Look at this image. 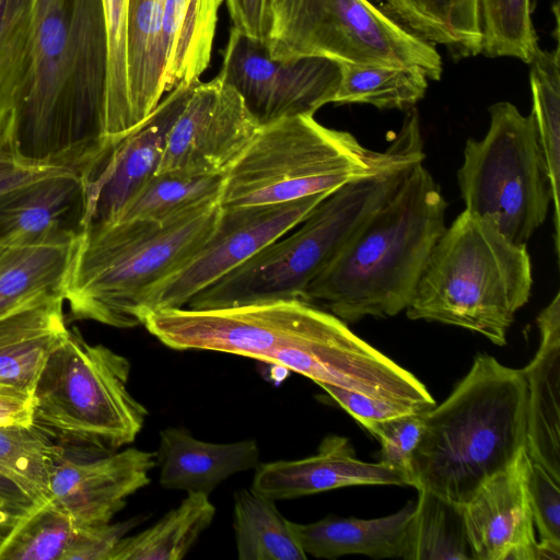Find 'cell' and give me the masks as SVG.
<instances>
[{
  "instance_id": "obj_1",
  "label": "cell",
  "mask_w": 560,
  "mask_h": 560,
  "mask_svg": "<svg viewBox=\"0 0 560 560\" xmlns=\"http://www.w3.org/2000/svg\"><path fill=\"white\" fill-rule=\"evenodd\" d=\"M143 326L174 350L236 354L390 402H406L416 386L412 373L303 299L167 308L149 314Z\"/></svg>"
},
{
  "instance_id": "obj_2",
  "label": "cell",
  "mask_w": 560,
  "mask_h": 560,
  "mask_svg": "<svg viewBox=\"0 0 560 560\" xmlns=\"http://www.w3.org/2000/svg\"><path fill=\"white\" fill-rule=\"evenodd\" d=\"M108 16L103 0H35L30 66L19 93V156L79 174L105 147Z\"/></svg>"
},
{
  "instance_id": "obj_3",
  "label": "cell",
  "mask_w": 560,
  "mask_h": 560,
  "mask_svg": "<svg viewBox=\"0 0 560 560\" xmlns=\"http://www.w3.org/2000/svg\"><path fill=\"white\" fill-rule=\"evenodd\" d=\"M422 162L307 285L303 300L346 323L407 310L446 229V201Z\"/></svg>"
},
{
  "instance_id": "obj_4",
  "label": "cell",
  "mask_w": 560,
  "mask_h": 560,
  "mask_svg": "<svg viewBox=\"0 0 560 560\" xmlns=\"http://www.w3.org/2000/svg\"><path fill=\"white\" fill-rule=\"evenodd\" d=\"M423 160L420 127L406 120L372 173L327 195L296 226L196 294L185 307L209 310L303 299L307 285Z\"/></svg>"
},
{
  "instance_id": "obj_5",
  "label": "cell",
  "mask_w": 560,
  "mask_h": 560,
  "mask_svg": "<svg viewBox=\"0 0 560 560\" xmlns=\"http://www.w3.org/2000/svg\"><path fill=\"white\" fill-rule=\"evenodd\" d=\"M526 410L522 370L477 355L450 396L424 412L413 487L464 506L526 448Z\"/></svg>"
},
{
  "instance_id": "obj_6",
  "label": "cell",
  "mask_w": 560,
  "mask_h": 560,
  "mask_svg": "<svg viewBox=\"0 0 560 560\" xmlns=\"http://www.w3.org/2000/svg\"><path fill=\"white\" fill-rule=\"evenodd\" d=\"M220 211L214 201L164 221L84 226L63 290L72 318L116 328L143 325L148 292L195 255Z\"/></svg>"
},
{
  "instance_id": "obj_7",
  "label": "cell",
  "mask_w": 560,
  "mask_h": 560,
  "mask_svg": "<svg viewBox=\"0 0 560 560\" xmlns=\"http://www.w3.org/2000/svg\"><path fill=\"white\" fill-rule=\"evenodd\" d=\"M532 288L527 245L513 243L494 224L464 210L434 246L406 314L504 346Z\"/></svg>"
},
{
  "instance_id": "obj_8",
  "label": "cell",
  "mask_w": 560,
  "mask_h": 560,
  "mask_svg": "<svg viewBox=\"0 0 560 560\" xmlns=\"http://www.w3.org/2000/svg\"><path fill=\"white\" fill-rule=\"evenodd\" d=\"M129 360L68 330L33 392V424L62 445L98 456L133 443L148 417L128 388Z\"/></svg>"
},
{
  "instance_id": "obj_9",
  "label": "cell",
  "mask_w": 560,
  "mask_h": 560,
  "mask_svg": "<svg viewBox=\"0 0 560 560\" xmlns=\"http://www.w3.org/2000/svg\"><path fill=\"white\" fill-rule=\"evenodd\" d=\"M385 151L364 148L350 132L312 115L261 125L224 175L221 206H260L330 194L372 173Z\"/></svg>"
},
{
  "instance_id": "obj_10",
  "label": "cell",
  "mask_w": 560,
  "mask_h": 560,
  "mask_svg": "<svg viewBox=\"0 0 560 560\" xmlns=\"http://www.w3.org/2000/svg\"><path fill=\"white\" fill-rule=\"evenodd\" d=\"M265 44L277 60L325 57L338 62L418 67L440 80L434 45L369 0H272Z\"/></svg>"
},
{
  "instance_id": "obj_11",
  "label": "cell",
  "mask_w": 560,
  "mask_h": 560,
  "mask_svg": "<svg viewBox=\"0 0 560 560\" xmlns=\"http://www.w3.org/2000/svg\"><path fill=\"white\" fill-rule=\"evenodd\" d=\"M489 128L469 138L457 182L465 210L488 220L510 241L527 245L545 223L551 187L532 115L510 102L489 107Z\"/></svg>"
},
{
  "instance_id": "obj_12",
  "label": "cell",
  "mask_w": 560,
  "mask_h": 560,
  "mask_svg": "<svg viewBox=\"0 0 560 560\" xmlns=\"http://www.w3.org/2000/svg\"><path fill=\"white\" fill-rule=\"evenodd\" d=\"M327 195L276 205L221 206L214 230L195 255L148 292L145 317L185 307L196 294L296 226Z\"/></svg>"
},
{
  "instance_id": "obj_13",
  "label": "cell",
  "mask_w": 560,
  "mask_h": 560,
  "mask_svg": "<svg viewBox=\"0 0 560 560\" xmlns=\"http://www.w3.org/2000/svg\"><path fill=\"white\" fill-rule=\"evenodd\" d=\"M218 75L238 92L261 126L285 117L314 116L334 103L341 67L325 57L272 59L265 42L233 27Z\"/></svg>"
},
{
  "instance_id": "obj_14",
  "label": "cell",
  "mask_w": 560,
  "mask_h": 560,
  "mask_svg": "<svg viewBox=\"0 0 560 560\" xmlns=\"http://www.w3.org/2000/svg\"><path fill=\"white\" fill-rule=\"evenodd\" d=\"M259 127L238 92L219 75L198 81L168 131L156 174L225 175Z\"/></svg>"
},
{
  "instance_id": "obj_15",
  "label": "cell",
  "mask_w": 560,
  "mask_h": 560,
  "mask_svg": "<svg viewBox=\"0 0 560 560\" xmlns=\"http://www.w3.org/2000/svg\"><path fill=\"white\" fill-rule=\"evenodd\" d=\"M195 83H180L133 130L107 145L81 173L88 224L114 223L125 207L156 174L168 131Z\"/></svg>"
},
{
  "instance_id": "obj_16",
  "label": "cell",
  "mask_w": 560,
  "mask_h": 560,
  "mask_svg": "<svg viewBox=\"0 0 560 560\" xmlns=\"http://www.w3.org/2000/svg\"><path fill=\"white\" fill-rule=\"evenodd\" d=\"M529 463L524 448L463 506L474 560H556L535 536L526 483Z\"/></svg>"
},
{
  "instance_id": "obj_17",
  "label": "cell",
  "mask_w": 560,
  "mask_h": 560,
  "mask_svg": "<svg viewBox=\"0 0 560 560\" xmlns=\"http://www.w3.org/2000/svg\"><path fill=\"white\" fill-rule=\"evenodd\" d=\"M155 452L128 447L91 460L63 454L55 464L49 500L77 527L102 526L124 509L135 492L150 483Z\"/></svg>"
},
{
  "instance_id": "obj_18",
  "label": "cell",
  "mask_w": 560,
  "mask_h": 560,
  "mask_svg": "<svg viewBox=\"0 0 560 560\" xmlns=\"http://www.w3.org/2000/svg\"><path fill=\"white\" fill-rule=\"evenodd\" d=\"M361 485L411 486V481L404 472L380 462L359 459L347 438L328 435L312 456L259 464L250 488L281 501Z\"/></svg>"
},
{
  "instance_id": "obj_19",
  "label": "cell",
  "mask_w": 560,
  "mask_h": 560,
  "mask_svg": "<svg viewBox=\"0 0 560 560\" xmlns=\"http://www.w3.org/2000/svg\"><path fill=\"white\" fill-rule=\"evenodd\" d=\"M538 350L521 369L527 388L529 458L560 482V293L537 316Z\"/></svg>"
},
{
  "instance_id": "obj_20",
  "label": "cell",
  "mask_w": 560,
  "mask_h": 560,
  "mask_svg": "<svg viewBox=\"0 0 560 560\" xmlns=\"http://www.w3.org/2000/svg\"><path fill=\"white\" fill-rule=\"evenodd\" d=\"M83 218L84 187L80 174L74 170L52 174L0 201V244L80 233Z\"/></svg>"
},
{
  "instance_id": "obj_21",
  "label": "cell",
  "mask_w": 560,
  "mask_h": 560,
  "mask_svg": "<svg viewBox=\"0 0 560 560\" xmlns=\"http://www.w3.org/2000/svg\"><path fill=\"white\" fill-rule=\"evenodd\" d=\"M155 460L163 488L207 495L230 476L260 464L255 440L209 443L183 427H168L160 432Z\"/></svg>"
},
{
  "instance_id": "obj_22",
  "label": "cell",
  "mask_w": 560,
  "mask_h": 560,
  "mask_svg": "<svg viewBox=\"0 0 560 560\" xmlns=\"http://www.w3.org/2000/svg\"><path fill=\"white\" fill-rule=\"evenodd\" d=\"M63 295L36 299L0 317V387L33 396L51 351L68 334Z\"/></svg>"
},
{
  "instance_id": "obj_23",
  "label": "cell",
  "mask_w": 560,
  "mask_h": 560,
  "mask_svg": "<svg viewBox=\"0 0 560 560\" xmlns=\"http://www.w3.org/2000/svg\"><path fill=\"white\" fill-rule=\"evenodd\" d=\"M416 503L378 518L327 516L317 522H291L292 532L306 555L335 559L364 555L372 559H407Z\"/></svg>"
},
{
  "instance_id": "obj_24",
  "label": "cell",
  "mask_w": 560,
  "mask_h": 560,
  "mask_svg": "<svg viewBox=\"0 0 560 560\" xmlns=\"http://www.w3.org/2000/svg\"><path fill=\"white\" fill-rule=\"evenodd\" d=\"M79 234L0 244V317L42 296L63 295Z\"/></svg>"
},
{
  "instance_id": "obj_25",
  "label": "cell",
  "mask_w": 560,
  "mask_h": 560,
  "mask_svg": "<svg viewBox=\"0 0 560 560\" xmlns=\"http://www.w3.org/2000/svg\"><path fill=\"white\" fill-rule=\"evenodd\" d=\"M224 0H165L162 21L164 88L195 83L208 68Z\"/></svg>"
},
{
  "instance_id": "obj_26",
  "label": "cell",
  "mask_w": 560,
  "mask_h": 560,
  "mask_svg": "<svg viewBox=\"0 0 560 560\" xmlns=\"http://www.w3.org/2000/svg\"><path fill=\"white\" fill-rule=\"evenodd\" d=\"M165 0H128L127 83L132 130L165 94L162 21Z\"/></svg>"
},
{
  "instance_id": "obj_27",
  "label": "cell",
  "mask_w": 560,
  "mask_h": 560,
  "mask_svg": "<svg viewBox=\"0 0 560 560\" xmlns=\"http://www.w3.org/2000/svg\"><path fill=\"white\" fill-rule=\"evenodd\" d=\"M34 4L35 0H0V159H21L15 120L30 66Z\"/></svg>"
},
{
  "instance_id": "obj_28",
  "label": "cell",
  "mask_w": 560,
  "mask_h": 560,
  "mask_svg": "<svg viewBox=\"0 0 560 560\" xmlns=\"http://www.w3.org/2000/svg\"><path fill=\"white\" fill-rule=\"evenodd\" d=\"M215 508L209 495L188 492L185 499L149 528L124 536L108 560H179L211 525Z\"/></svg>"
},
{
  "instance_id": "obj_29",
  "label": "cell",
  "mask_w": 560,
  "mask_h": 560,
  "mask_svg": "<svg viewBox=\"0 0 560 560\" xmlns=\"http://www.w3.org/2000/svg\"><path fill=\"white\" fill-rule=\"evenodd\" d=\"M234 532L240 560H304L307 555L295 538L291 521L276 501L250 489L234 493Z\"/></svg>"
},
{
  "instance_id": "obj_30",
  "label": "cell",
  "mask_w": 560,
  "mask_h": 560,
  "mask_svg": "<svg viewBox=\"0 0 560 560\" xmlns=\"http://www.w3.org/2000/svg\"><path fill=\"white\" fill-rule=\"evenodd\" d=\"M532 117L542 151L551 187L555 244L559 253L560 236V60L559 46L553 51L540 47L529 62Z\"/></svg>"
},
{
  "instance_id": "obj_31",
  "label": "cell",
  "mask_w": 560,
  "mask_h": 560,
  "mask_svg": "<svg viewBox=\"0 0 560 560\" xmlns=\"http://www.w3.org/2000/svg\"><path fill=\"white\" fill-rule=\"evenodd\" d=\"M335 104H369L378 109L409 110L423 98L429 78L418 67L340 62Z\"/></svg>"
},
{
  "instance_id": "obj_32",
  "label": "cell",
  "mask_w": 560,
  "mask_h": 560,
  "mask_svg": "<svg viewBox=\"0 0 560 560\" xmlns=\"http://www.w3.org/2000/svg\"><path fill=\"white\" fill-rule=\"evenodd\" d=\"M407 560H474L463 506L420 488Z\"/></svg>"
},
{
  "instance_id": "obj_33",
  "label": "cell",
  "mask_w": 560,
  "mask_h": 560,
  "mask_svg": "<svg viewBox=\"0 0 560 560\" xmlns=\"http://www.w3.org/2000/svg\"><path fill=\"white\" fill-rule=\"evenodd\" d=\"M224 175L156 174L125 207L118 221H164L220 201Z\"/></svg>"
},
{
  "instance_id": "obj_34",
  "label": "cell",
  "mask_w": 560,
  "mask_h": 560,
  "mask_svg": "<svg viewBox=\"0 0 560 560\" xmlns=\"http://www.w3.org/2000/svg\"><path fill=\"white\" fill-rule=\"evenodd\" d=\"M63 454L65 448L34 424L0 425V469L40 502L49 499L51 472Z\"/></svg>"
},
{
  "instance_id": "obj_35",
  "label": "cell",
  "mask_w": 560,
  "mask_h": 560,
  "mask_svg": "<svg viewBox=\"0 0 560 560\" xmlns=\"http://www.w3.org/2000/svg\"><path fill=\"white\" fill-rule=\"evenodd\" d=\"M480 54L512 57L529 63L539 48L530 0H477Z\"/></svg>"
},
{
  "instance_id": "obj_36",
  "label": "cell",
  "mask_w": 560,
  "mask_h": 560,
  "mask_svg": "<svg viewBox=\"0 0 560 560\" xmlns=\"http://www.w3.org/2000/svg\"><path fill=\"white\" fill-rule=\"evenodd\" d=\"M78 527L49 499L28 513L0 549V560H63Z\"/></svg>"
},
{
  "instance_id": "obj_37",
  "label": "cell",
  "mask_w": 560,
  "mask_h": 560,
  "mask_svg": "<svg viewBox=\"0 0 560 560\" xmlns=\"http://www.w3.org/2000/svg\"><path fill=\"white\" fill-rule=\"evenodd\" d=\"M103 1L108 16V82L103 140L114 142L132 130L127 83L128 0Z\"/></svg>"
},
{
  "instance_id": "obj_38",
  "label": "cell",
  "mask_w": 560,
  "mask_h": 560,
  "mask_svg": "<svg viewBox=\"0 0 560 560\" xmlns=\"http://www.w3.org/2000/svg\"><path fill=\"white\" fill-rule=\"evenodd\" d=\"M425 411H410L366 429L381 444L380 463L404 472L412 487V464L422 438Z\"/></svg>"
},
{
  "instance_id": "obj_39",
  "label": "cell",
  "mask_w": 560,
  "mask_h": 560,
  "mask_svg": "<svg viewBox=\"0 0 560 560\" xmlns=\"http://www.w3.org/2000/svg\"><path fill=\"white\" fill-rule=\"evenodd\" d=\"M526 483L534 526L539 534L538 541L559 560L560 482L530 459Z\"/></svg>"
},
{
  "instance_id": "obj_40",
  "label": "cell",
  "mask_w": 560,
  "mask_h": 560,
  "mask_svg": "<svg viewBox=\"0 0 560 560\" xmlns=\"http://www.w3.org/2000/svg\"><path fill=\"white\" fill-rule=\"evenodd\" d=\"M138 518L93 527H78L63 560H108L116 544L130 532Z\"/></svg>"
},
{
  "instance_id": "obj_41",
  "label": "cell",
  "mask_w": 560,
  "mask_h": 560,
  "mask_svg": "<svg viewBox=\"0 0 560 560\" xmlns=\"http://www.w3.org/2000/svg\"><path fill=\"white\" fill-rule=\"evenodd\" d=\"M319 386L365 429L382 420L410 411H422L334 385Z\"/></svg>"
},
{
  "instance_id": "obj_42",
  "label": "cell",
  "mask_w": 560,
  "mask_h": 560,
  "mask_svg": "<svg viewBox=\"0 0 560 560\" xmlns=\"http://www.w3.org/2000/svg\"><path fill=\"white\" fill-rule=\"evenodd\" d=\"M233 27L265 42L270 26L268 0H224Z\"/></svg>"
},
{
  "instance_id": "obj_43",
  "label": "cell",
  "mask_w": 560,
  "mask_h": 560,
  "mask_svg": "<svg viewBox=\"0 0 560 560\" xmlns=\"http://www.w3.org/2000/svg\"><path fill=\"white\" fill-rule=\"evenodd\" d=\"M67 170L72 168L35 164L22 159H0V201L25 185Z\"/></svg>"
},
{
  "instance_id": "obj_44",
  "label": "cell",
  "mask_w": 560,
  "mask_h": 560,
  "mask_svg": "<svg viewBox=\"0 0 560 560\" xmlns=\"http://www.w3.org/2000/svg\"><path fill=\"white\" fill-rule=\"evenodd\" d=\"M33 424V396L0 387V425Z\"/></svg>"
},
{
  "instance_id": "obj_45",
  "label": "cell",
  "mask_w": 560,
  "mask_h": 560,
  "mask_svg": "<svg viewBox=\"0 0 560 560\" xmlns=\"http://www.w3.org/2000/svg\"><path fill=\"white\" fill-rule=\"evenodd\" d=\"M43 502L38 501L22 485L0 469V509L27 515Z\"/></svg>"
},
{
  "instance_id": "obj_46",
  "label": "cell",
  "mask_w": 560,
  "mask_h": 560,
  "mask_svg": "<svg viewBox=\"0 0 560 560\" xmlns=\"http://www.w3.org/2000/svg\"><path fill=\"white\" fill-rule=\"evenodd\" d=\"M25 516L0 509V549Z\"/></svg>"
},
{
  "instance_id": "obj_47",
  "label": "cell",
  "mask_w": 560,
  "mask_h": 560,
  "mask_svg": "<svg viewBox=\"0 0 560 560\" xmlns=\"http://www.w3.org/2000/svg\"><path fill=\"white\" fill-rule=\"evenodd\" d=\"M272 0H268V3H270Z\"/></svg>"
}]
</instances>
